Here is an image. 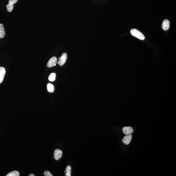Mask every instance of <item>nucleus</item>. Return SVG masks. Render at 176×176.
<instances>
[{
	"instance_id": "9b49d317",
	"label": "nucleus",
	"mask_w": 176,
	"mask_h": 176,
	"mask_svg": "<svg viewBox=\"0 0 176 176\" xmlns=\"http://www.w3.org/2000/svg\"><path fill=\"white\" fill-rule=\"evenodd\" d=\"M47 88L48 91L49 92L53 93L55 90L54 86L50 83H48L47 84Z\"/></svg>"
},
{
	"instance_id": "39448f33",
	"label": "nucleus",
	"mask_w": 176,
	"mask_h": 176,
	"mask_svg": "<svg viewBox=\"0 0 176 176\" xmlns=\"http://www.w3.org/2000/svg\"><path fill=\"white\" fill-rule=\"evenodd\" d=\"M63 156V152L59 149H56L54 152V157L56 160H59Z\"/></svg>"
},
{
	"instance_id": "2eb2a0df",
	"label": "nucleus",
	"mask_w": 176,
	"mask_h": 176,
	"mask_svg": "<svg viewBox=\"0 0 176 176\" xmlns=\"http://www.w3.org/2000/svg\"><path fill=\"white\" fill-rule=\"evenodd\" d=\"M44 175L45 176H53V174L48 171H46L44 173Z\"/></svg>"
},
{
	"instance_id": "dca6fc26",
	"label": "nucleus",
	"mask_w": 176,
	"mask_h": 176,
	"mask_svg": "<svg viewBox=\"0 0 176 176\" xmlns=\"http://www.w3.org/2000/svg\"><path fill=\"white\" fill-rule=\"evenodd\" d=\"M35 175L32 174H30L29 176H35Z\"/></svg>"
},
{
	"instance_id": "7ed1b4c3",
	"label": "nucleus",
	"mask_w": 176,
	"mask_h": 176,
	"mask_svg": "<svg viewBox=\"0 0 176 176\" xmlns=\"http://www.w3.org/2000/svg\"><path fill=\"white\" fill-rule=\"evenodd\" d=\"M57 63V58L56 57L53 56L50 59L47 64L48 67H51L56 66Z\"/></svg>"
},
{
	"instance_id": "f03ea898",
	"label": "nucleus",
	"mask_w": 176,
	"mask_h": 176,
	"mask_svg": "<svg viewBox=\"0 0 176 176\" xmlns=\"http://www.w3.org/2000/svg\"><path fill=\"white\" fill-rule=\"evenodd\" d=\"M67 58V54L66 53H63L61 56L59 58L57 63L60 66H63L65 63Z\"/></svg>"
},
{
	"instance_id": "1a4fd4ad",
	"label": "nucleus",
	"mask_w": 176,
	"mask_h": 176,
	"mask_svg": "<svg viewBox=\"0 0 176 176\" xmlns=\"http://www.w3.org/2000/svg\"><path fill=\"white\" fill-rule=\"evenodd\" d=\"M170 22L168 20H165L163 22L162 29L165 31L168 30L170 28Z\"/></svg>"
},
{
	"instance_id": "f8f14e48",
	"label": "nucleus",
	"mask_w": 176,
	"mask_h": 176,
	"mask_svg": "<svg viewBox=\"0 0 176 176\" xmlns=\"http://www.w3.org/2000/svg\"><path fill=\"white\" fill-rule=\"evenodd\" d=\"M65 175L66 176H71V167L68 165L66 167L65 171Z\"/></svg>"
},
{
	"instance_id": "f257e3e1",
	"label": "nucleus",
	"mask_w": 176,
	"mask_h": 176,
	"mask_svg": "<svg viewBox=\"0 0 176 176\" xmlns=\"http://www.w3.org/2000/svg\"><path fill=\"white\" fill-rule=\"evenodd\" d=\"M130 33L133 36L136 37L141 40H143L145 39V37L144 34L136 29H132L131 30Z\"/></svg>"
},
{
	"instance_id": "20e7f679",
	"label": "nucleus",
	"mask_w": 176,
	"mask_h": 176,
	"mask_svg": "<svg viewBox=\"0 0 176 176\" xmlns=\"http://www.w3.org/2000/svg\"><path fill=\"white\" fill-rule=\"evenodd\" d=\"M18 0H9V3L6 6L7 11L9 12H12L14 9V5L17 2Z\"/></svg>"
},
{
	"instance_id": "4468645a",
	"label": "nucleus",
	"mask_w": 176,
	"mask_h": 176,
	"mask_svg": "<svg viewBox=\"0 0 176 176\" xmlns=\"http://www.w3.org/2000/svg\"><path fill=\"white\" fill-rule=\"evenodd\" d=\"M55 77H56V74L55 73H53L49 77V80L51 82L54 81L55 80Z\"/></svg>"
},
{
	"instance_id": "ddd939ff",
	"label": "nucleus",
	"mask_w": 176,
	"mask_h": 176,
	"mask_svg": "<svg viewBox=\"0 0 176 176\" xmlns=\"http://www.w3.org/2000/svg\"><path fill=\"white\" fill-rule=\"evenodd\" d=\"M20 174L19 172L17 171H14L11 172L6 175V176H19Z\"/></svg>"
},
{
	"instance_id": "0eeeda50",
	"label": "nucleus",
	"mask_w": 176,
	"mask_h": 176,
	"mask_svg": "<svg viewBox=\"0 0 176 176\" xmlns=\"http://www.w3.org/2000/svg\"><path fill=\"white\" fill-rule=\"evenodd\" d=\"M122 131L124 134L128 135L131 134L133 132L132 128L130 127H126L123 128Z\"/></svg>"
},
{
	"instance_id": "423d86ee",
	"label": "nucleus",
	"mask_w": 176,
	"mask_h": 176,
	"mask_svg": "<svg viewBox=\"0 0 176 176\" xmlns=\"http://www.w3.org/2000/svg\"><path fill=\"white\" fill-rule=\"evenodd\" d=\"M132 138V135L130 134L127 135L123 139V142L126 145H129L131 141Z\"/></svg>"
},
{
	"instance_id": "9d476101",
	"label": "nucleus",
	"mask_w": 176,
	"mask_h": 176,
	"mask_svg": "<svg viewBox=\"0 0 176 176\" xmlns=\"http://www.w3.org/2000/svg\"><path fill=\"white\" fill-rule=\"evenodd\" d=\"M5 32L3 25L0 24V39L3 38L5 37Z\"/></svg>"
},
{
	"instance_id": "6e6552de",
	"label": "nucleus",
	"mask_w": 176,
	"mask_h": 176,
	"mask_svg": "<svg viewBox=\"0 0 176 176\" xmlns=\"http://www.w3.org/2000/svg\"><path fill=\"white\" fill-rule=\"evenodd\" d=\"M6 74V70L3 67H0V84L3 81Z\"/></svg>"
}]
</instances>
